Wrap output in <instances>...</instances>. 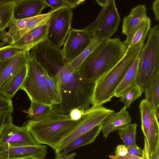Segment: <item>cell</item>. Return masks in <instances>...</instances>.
I'll return each mask as SVG.
<instances>
[{
  "mask_svg": "<svg viewBox=\"0 0 159 159\" xmlns=\"http://www.w3.org/2000/svg\"><path fill=\"white\" fill-rule=\"evenodd\" d=\"M145 99L152 104L156 116L159 118V77L150 86L144 89Z\"/></svg>",
  "mask_w": 159,
  "mask_h": 159,
  "instance_id": "83f0119b",
  "label": "cell"
},
{
  "mask_svg": "<svg viewBox=\"0 0 159 159\" xmlns=\"http://www.w3.org/2000/svg\"><path fill=\"white\" fill-rule=\"evenodd\" d=\"M147 12V9L145 5L139 4L133 8L130 13L123 19L122 34L127 36L148 17Z\"/></svg>",
  "mask_w": 159,
  "mask_h": 159,
  "instance_id": "ffe728a7",
  "label": "cell"
},
{
  "mask_svg": "<svg viewBox=\"0 0 159 159\" xmlns=\"http://www.w3.org/2000/svg\"><path fill=\"white\" fill-rule=\"evenodd\" d=\"M55 11L50 10L47 13L30 18L25 28L16 34L14 39V42L29 31L47 23L51 14Z\"/></svg>",
  "mask_w": 159,
  "mask_h": 159,
  "instance_id": "cb8c5ba5",
  "label": "cell"
},
{
  "mask_svg": "<svg viewBox=\"0 0 159 159\" xmlns=\"http://www.w3.org/2000/svg\"><path fill=\"white\" fill-rule=\"evenodd\" d=\"M151 21L148 17L127 35L124 42L127 48L144 43L151 26Z\"/></svg>",
  "mask_w": 159,
  "mask_h": 159,
  "instance_id": "44dd1931",
  "label": "cell"
},
{
  "mask_svg": "<svg viewBox=\"0 0 159 159\" xmlns=\"http://www.w3.org/2000/svg\"><path fill=\"white\" fill-rule=\"evenodd\" d=\"M56 75L61 102L52 106L54 111L66 115L74 109L85 111L90 108L95 82L84 78L77 71L72 72L64 66Z\"/></svg>",
  "mask_w": 159,
  "mask_h": 159,
  "instance_id": "6da1fadb",
  "label": "cell"
},
{
  "mask_svg": "<svg viewBox=\"0 0 159 159\" xmlns=\"http://www.w3.org/2000/svg\"><path fill=\"white\" fill-rule=\"evenodd\" d=\"M45 1L48 7H51L50 11L67 7L73 9L75 5L74 0H45Z\"/></svg>",
  "mask_w": 159,
  "mask_h": 159,
  "instance_id": "4dcf8cb0",
  "label": "cell"
},
{
  "mask_svg": "<svg viewBox=\"0 0 159 159\" xmlns=\"http://www.w3.org/2000/svg\"><path fill=\"white\" fill-rule=\"evenodd\" d=\"M112 159H116V158H113Z\"/></svg>",
  "mask_w": 159,
  "mask_h": 159,
  "instance_id": "ee69618b",
  "label": "cell"
},
{
  "mask_svg": "<svg viewBox=\"0 0 159 159\" xmlns=\"http://www.w3.org/2000/svg\"><path fill=\"white\" fill-rule=\"evenodd\" d=\"M16 0H9L0 4V31L9 26L14 18L13 13Z\"/></svg>",
  "mask_w": 159,
  "mask_h": 159,
  "instance_id": "d4e9b609",
  "label": "cell"
},
{
  "mask_svg": "<svg viewBox=\"0 0 159 159\" xmlns=\"http://www.w3.org/2000/svg\"><path fill=\"white\" fill-rule=\"evenodd\" d=\"M13 108L11 99L0 95V113L9 112L12 113Z\"/></svg>",
  "mask_w": 159,
  "mask_h": 159,
  "instance_id": "d6a6232c",
  "label": "cell"
},
{
  "mask_svg": "<svg viewBox=\"0 0 159 159\" xmlns=\"http://www.w3.org/2000/svg\"><path fill=\"white\" fill-rule=\"evenodd\" d=\"M139 107L141 129L151 154L155 151L159 142L158 119L153 106L148 100H142Z\"/></svg>",
  "mask_w": 159,
  "mask_h": 159,
  "instance_id": "8fae6325",
  "label": "cell"
},
{
  "mask_svg": "<svg viewBox=\"0 0 159 159\" xmlns=\"http://www.w3.org/2000/svg\"><path fill=\"white\" fill-rule=\"evenodd\" d=\"M136 123L130 124L125 127L118 130V134L122 139L124 145L127 148L137 145L136 143Z\"/></svg>",
  "mask_w": 159,
  "mask_h": 159,
  "instance_id": "4316f807",
  "label": "cell"
},
{
  "mask_svg": "<svg viewBox=\"0 0 159 159\" xmlns=\"http://www.w3.org/2000/svg\"><path fill=\"white\" fill-rule=\"evenodd\" d=\"M22 51L10 45L0 48V61L6 60Z\"/></svg>",
  "mask_w": 159,
  "mask_h": 159,
  "instance_id": "1f68e13d",
  "label": "cell"
},
{
  "mask_svg": "<svg viewBox=\"0 0 159 159\" xmlns=\"http://www.w3.org/2000/svg\"><path fill=\"white\" fill-rule=\"evenodd\" d=\"M109 157L111 159L113 158L117 159H143L142 157H137L128 154L123 156L116 157L115 155H110Z\"/></svg>",
  "mask_w": 159,
  "mask_h": 159,
  "instance_id": "ab89813d",
  "label": "cell"
},
{
  "mask_svg": "<svg viewBox=\"0 0 159 159\" xmlns=\"http://www.w3.org/2000/svg\"><path fill=\"white\" fill-rule=\"evenodd\" d=\"M116 156V157L124 156L128 154L127 148L124 145H118L115 149Z\"/></svg>",
  "mask_w": 159,
  "mask_h": 159,
  "instance_id": "74e56055",
  "label": "cell"
},
{
  "mask_svg": "<svg viewBox=\"0 0 159 159\" xmlns=\"http://www.w3.org/2000/svg\"><path fill=\"white\" fill-rule=\"evenodd\" d=\"M101 42L93 39L91 43L79 56L71 62L66 63L64 66L72 72L77 71L84 60Z\"/></svg>",
  "mask_w": 159,
  "mask_h": 159,
  "instance_id": "f546056e",
  "label": "cell"
},
{
  "mask_svg": "<svg viewBox=\"0 0 159 159\" xmlns=\"http://www.w3.org/2000/svg\"><path fill=\"white\" fill-rule=\"evenodd\" d=\"M6 43L3 42L0 43V48L6 46Z\"/></svg>",
  "mask_w": 159,
  "mask_h": 159,
  "instance_id": "b9f144b4",
  "label": "cell"
},
{
  "mask_svg": "<svg viewBox=\"0 0 159 159\" xmlns=\"http://www.w3.org/2000/svg\"><path fill=\"white\" fill-rule=\"evenodd\" d=\"M30 51H23L4 61H0V87L20 67L27 62Z\"/></svg>",
  "mask_w": 159,
  "mask_h": 159,
  "instance_id": "ac0fdd59",
  "label": "cell"
},
{
  "mask_svg": "<svg viewBox=\"0 0 159 159\" xmlns=\"http://www.w3.org/2000/svg\"><path fill=\"white\" fill-rule=\"evenodd\" d=\"M72 120L69 114H61L53 109L40 120H30L25 126L39 144H45L56 151L60 143L82 121Z\"/></svg>",
  "mask_w": 159,
  "mask_h": 159,
  "instance_id": "3957f363",
  "label": "cell"
},
{
  "mask_svg": "<svg viewBox=\"0 0 159 159\" xmlns=\"http://www.w3.org/2000/svg\"><path fill=\"white\" fill-rule=\"evenodd\" d=\"M144 43L127 48L119 62L109 72L95 82L91 101L92 106L103 105L111 101L125 73L138 56Z\"/></svg>",
  "mask_w": 159,
  "mask_h": 159,
  "instance_id": "277c9868",
  "label": "cell"
},
{
  "mask_svg": "<svg viewBox=\"0 0 159 159\" xmlns=\"http://www.w3.org/2000/svg\"><path fill=\"white\" fill-rule=\"evenodd\" d=\"M84 111L78 109H74L70 111L69 115L72 120H77L82 117Z\"/></svg>",
  "mask_w": 159,
  "mask_h": 159,
  "instance_id": "d590c367",
  "label": "cell"
},
{
  "mask_svg": "<svg viewBox=\"0 0 159 159\" xmlns=\"http://www.w3.org/2000/svg\"><path fill=\"white\" fill-rule=\"evenodd\" d=\"M132 118L124 106L118 112L113 111L104 118L101 124L103 135L106 139L109 134L130 124Z\"/></svg>",
  "mask_w": 159,
  "mask_h": 159,
  "instance_id": "2e32d148",
  "label": "cell"
},
{
  "mask_svg": "<svg viewBox=\"0 0 159 159\" xmlns=\"http://www.w3.org/2000/svg\"><path fill=\"white\" fill-rule=\"evenodd\" d=\"M30 108L23 111L28 113L27 117L30 120H37L44 117L52 110V106L31 101Z\"/></svg>",
  "mask_w": 159,
  "mask_h": 159,
  "instance_id": "484cf974",
  "label": "cell"
},
{
  "mask_svg": "<svg viewBox=\"0 0 159 159\" xmlns=\"http://www.w3.org/2000/svg\"><path fill=\"white\" fill-rule=\"evenodd\" d=\"M27 62L18 68L0 87V95L11 99L20 89L26 76Z\"/></svg>",
  "mask_w": 159,
  "mask_h": 159,
  "instance_id": "d6986e66",
  "label": "cell"
},
{
  "mask_svg": "<svg viewBox=\"0 0 159 159\" xmlns=\"http://www.w3.org/2000/svg\"><path fill=\"white\" fill-rule=\"evenodd\" d=\"M9 0H0V4L4 3L8 1Z\"/></svg>",
  "mask_w": 159,
  "mask_h": 159,
  "instance_id": "7bdbcfd3",
  "label": "cell"
},
{
  "mask_svg": "<svg viewBox=\"0 0 159 159\" xmlns=\"http://www.w3.org/2000/svg\"><path fill=\"white\" fill-rule=\"evenodd\" d=\"M152 9L156 20H159V0L155 1L152 4Z\"/></svg>",
  "mask_w": 159,
  "mask_h": 159,
  "instance_id": "f35d334b",
  "label": "cell"
},
{
  "mask_svg": "<svg viewBox=\"0 0 159 159\" xmlns=\"http://www.w3.org/2000/svg\"><path fill=\"white\" fill-rule=\"evenodd\" d=\"M101 130V125L96 126L76 139L59 152L68 153L73 150L92 143Z\"/></svg>",
  "mask_w": 159,
  "mask_h": 159,
  "instance_id": "603a6c76",
  "label": "cell"
},
{
  "mask_svg": "<svg viewBox=\"0 0 159 159\" xmlns=\"http://www.w3.org/2000/svg\"><path fill=\"white\" fill-rule=\"evenodd\" d=\"M144 91L143 88L136 84L128 89L120 97L119 101L123 103L127 109L130 104L140 97Z\"/></svg>",
  "mask_w": 159,
  "mask_h": 159,
  "instance_id": "f1b7e54d",
  "label": "cell"
},
{
  "mask_svg": "<svg viewBox=\"0 0 159 159\" xmlns=\"http://www.w3.org/2000/svg\"><path fill=\"white\" fill-rule=\"evenodd\" d=\"M93 39L91 32L85 28L77 30L71 27L61 49L66 63L71 62L79 56Z\"/></svg>",
  "mask_w": 159,
  "mask_h": 159,
  "instance_id": "7c38bea8",
  "label": "cell"
},
{
  "mask_svg": "<svg viewBox=\"0 0 159 159\" xmlns=\"http://www.w3.org/2000/svg\"><path fill=\"white\" fill-rule=\"evenodd\" d=\"M47 7L45 0H16L13 16L16 20L34 17Z\"/></svg>",
  "mask_w": 159,
  "mask_h": 159,
  "instance_id": "e0dca14e",
  "label": "cell"
},
{
  "mask_svg": "<svg viewBox=\"0 0 159 159\" xmlns=\"http://www.w3.org/2000/svg\"><path fill=\"white\" fill-rule=\"evenodd\" d=\"M138 63V56L125 73L115 91L114 96L120 97L128 89L137 84Z\"/></svg>",
  "mask_w": 159,
  "mask_h": 159,
  "instance_id": "7402d4cb",
  "label": "cell"
},
{
  "mask_svg": "<svg viewBox=\"0 0 159 159\" xmlns=\"http://www.w3.org/2000/svg\"><path fill=\"white\" fill-rule=\"evenodd\" d=\"M30 54L52 76L55 75L66 64L61 49L47 40L33 48Z\"/></svg>",
  "mask_w": 159,
  "mask_h": 159,
  "instance_id": "9c48e42d",
  "label": "cell"
},
{
  "mask_svg": "<svg viewBox=\"0 0 159 159\" xmlns=\"http://www.w3.org/2000/svg\"><path fill=\"white\" fill-rule=\"evenodd\" d=\"M120 18L115 1L111 0L104 7L100 17L85 28L90 31L95 41L102 42L110 39L117 31Z\"/></svg>",
  "mask_w": 159,
  "mask_h": 159,
  "instance_id": "52a82bcc",
  "label": "cell"
},
{
  "mask_svg": "<svg viewBox=\"0 0 159 159\" xmlns=\"http://www.w3.org/2000/svg\"><path fill=\"white\" fill-rule=\"evenodd\" d=\"M25 78L20 89L25 91L31 101L52 106L55 104L49 86L48 72L30 53Z\"/></svg>",
  "mask_w": 159,
  "mask_h": 159,
  "instance_id": "8992f818",
  "label": "cell"
},
{
  "mask_svg": "<svg viewBox=\"0 0 159 159\" xmlns=\"http://www.w3.org/2000/svg\"><path fill=\"white\" fill-rule=\"evenodd\" d=\"M48 25L46 24L27 32L11 45L22 51H30L34 47L47 40Z\"/></svg>",
  "mask_w": 159,
  "mask_h": 159,
  "instance_id": "9a60e30c",
  "label": "cell"
},
{
  "mask_svg": "<svg viewBox=\"0 0 159 159\" xmlns=\"http://www.w3.org/2000/svg\"><path fill=\"white\" fill-rule=\"evenodd\" d=\"M72 10L68 7L58 9L52 13L48 21L47 40L59 49L63 45L71 27Z\"/></svg>",
  "mask_w": 159,
  "mask_h": 159,
  "instance_id": "ba28073f",
  "label": "cell"
},
{
  "mask_svg": "<svg viewBox=\"0 0 159 159\" xmlns=\"http://www.w3.org/2000/svg\"><path fill=\"white\" fill-rule=\"evenodd\" d=\"M55 159H73L76 155V152H73L70 154L59 152L55 153Z\"/></svg>",
  "mask_w": 159,
  "mask_h": 159,
  "instance_id": "8d00e7d4",
  "label": "cell"
},
{
  "mask_svg": "<svg viewBox=\"0 0 159 159\" xmlns=\"http://www.w3.org/2000/svg\"><path fill=\"white\" fill-rule=\"evenodd\" d=\"M128 154L137 157H142L143 151L137 145L127 148Z\"/></svg>",
  "mask_w": 159,
  "mask_h": 159,
  "instance_id": "e575fe53",
  "label": "cell"
},
{
  "mask_svg": "<svg viewBox=\"0 0 159 159\" xmlns=\"http://www.w3.org/2000/svg\"><path fill=\"white\" fill-rule=\"evenodd\" d=\"M113 111L102 105L92 106L85 111L84 117L82 121L60 143L55 153L59 152L76 139L100 125L107 115Z\"/></svg>",
  "mask_w": 159,
  "mask_h": 159,
  "instance_id": "30bf717a",
  "label": "cell"
},
{
  "mask_svg": "<svg viewBox=\"0 0 159 159\" xmlns=\"http://www.w3.org/2000/svg\"><path fill=\"white\" fill-rule=\"evenodd\" d=\"M11 123H12L11 113L9 112L0 113V134L4 127Z\"/></svg>",
  "mask_w": 159,
  "mask_h": 159,
  "instance_id": "836d02e7",
  "label": "cell"
},
{
  "mask_svg": "<svg viewBox=\"0 0 159 159\" xmlns=\"http://www.w3.org/2000/svg\"><path fill=\"white\" fill-rule=\"evenodd\" d=\"M127 48L119 38L102 41L84 60L77 71L84 78L96 82L119 62Z\"/></svg>",
  "mask_w": 159,
  "mask_h": 159,
  "instance_id": "7a4b0ae2",
  "label": "cell"
},
{
  "mask_svg": "<svg viewBox=\"0 0 159 159\" xmlns=\"http://www.w3.org/2000/svg\"><path fill=\"white\" fill-rule=\"evenodd\" d=\"M45 145L19 147L0 146V159H45L47 153Z\"/></svg>",
  "mask_w": 159,
  "mask_h": 159,
  "instance_id": "5bb4252c",
  "label": "cell"
},
{
  "mask_svg": "<svg viewBox=\"0 0 159 159\" xmlns=\"http://www.w3.org/2000/svg\"><path fill=\"white\" fill-rule=\"evenodd\" d=\"M150 159H159V142L155 151L150 154Z\"/></svg>",
  "mask_w": 159,
  "mask_h": 159,
  "instance_id": "60d3db41",
  "label": "cell"
},
{
  "mask_svg": "<svg viewBox=\"0 0 159 159\" xmlns=\"http://www.w3.org/2000/svg\"><path fill=\"white\" fill-rule=\"evenodd\" d=\"M39 144L24 126L19 127L12 123L6 125L0 134V146L19 147Z\"/></svg>",
  "mask_w": 159,
  "mask_h": 159,
  "instance_id": "4fadbf2b",
  "label": "cell"
},
{
  "mask_svg": "<svg viewBox=\"0 0 159 159\" xmlns=\"http://www.w3.org/2000/svg\"><path fill=\"white\" fill-rule=\"evenodd\" d=\"M145 45L138 55L137 83L144 89L159 77V25L150 29Z\"/></svg>",
  "mask_w": 159,
  "mask_h": 159,
  "instance_id": "5b68a950",
  "label": "cell"
}]
</instances>
